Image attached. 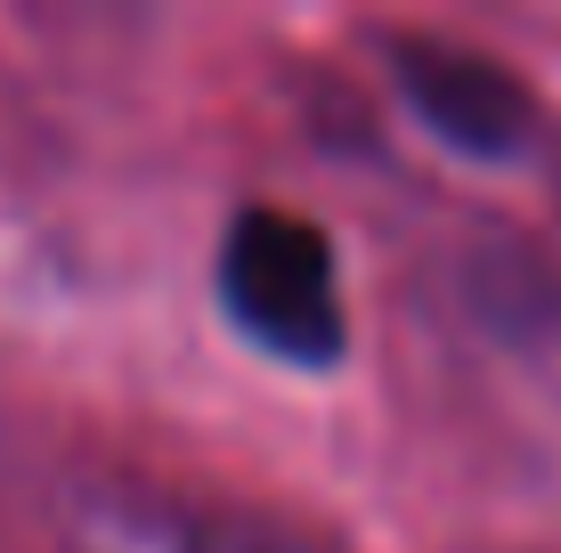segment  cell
Returning <instances> with one entry per match:
<instances>
[{"instance_id": "obj_3", "label": "cell", "mask_w": 561, "mask_h": 553, "mask_svg": "<svg viewBox=\"0 0 561 553\" xmlns=\"http://www.w3.org/2000/svg\"><path fill=\"white\" fill-rule=\"evenodd\" d=\"M180 553H318V545H301L277 521H196L180 538Z\"/></svg>"}, {"instance_id": "obj_1", "label": "cell", "mask_w": 561, "mask_h": 553, "mask_svg": "<svg viewBox=\"0 0 561 553\" xmlns=\"http://www.w3.org/2000/svg\"><path fill=\"white\" fill-rule=\"evenodd\" d=\"M220 301L244 334L285 367H334L342 358V285L334 244L301 212L244 204L220 237Z\"/></svg>"}, {"instance_id": "obj_2", "label": "cell", "mask_w": 561, "mask_h": 553, "mask_svg": "<svg viewBox=\"0 0 561 553\" xmlns=\"http://www.w3.org/2000/svg\"><path fill=\"white\" fill-rule=\"evenodd\" d=\"M391 73H399V99L423 114V130L448 139L456 155H480V163L529 155L537 99L496 57L456 49V42H391Z\"/></svg>"}]
</instances>
